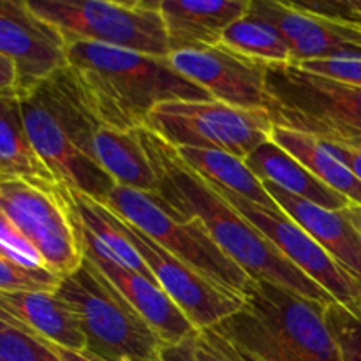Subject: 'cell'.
<instances>
[{
    "label": "cell",
    "mask_w": 361,
    "mask_h": 361,
    "mask_svg": "<svg viewBox=\"0 0 361 361\" xmlns=\"http://www.w3.org/2000/svg\"><path fill=\"white\" fill-rule=\"evenodd\" d=\"M157 176V194L187 219H197L219 247L254 281H267L323 305L334 298L252 228L207 180L182 162L175 148L147 127L136 129Z\"/></svg>",
    "instance_id": "6da1fadb"
},
{
    "label": "cell",
    "mask_w": 361,
    "mask_h": 361,
    "mask_svg": "<svg viewBox=\"0 0 361 361\" xmlns=\"http://www.w3.org/2000/svg\"><path fill=\"white\" fill-rule=\"evenodd\" d=\"M67 60L88 106L104 127L136 130L159 104L173 101H214L169 63L101 42L73 41Z\"/></svg>",
    "instance_id": "7a4b0ae2"
},
{
    "label": "cell",
    "mask_w": 361,
    "mask_h": 361,
    "mask_svg": "<svg viewBox=\"0 0 361 361\" xmlns=\"http://www.w3.org/2000/svg\"><path fill=\"white\" fill-rule=\"evenodd\" d=\"M30 143L60 185L104 204L116 182L94 152L102 126L69 66L32 90L18 94Z\"/></svg>",
    "instance_id": "3957f363"
},
{
    "label": "cell",
    "mask_w": 361,
    "mask_h": 361,
    "mask_svg": "<svg viewBox=\"0 0 361 361\" xmlns=\"http://www.w3.org/2000/svg\"><path fill=\"white\" fill-rule=\"evenodd\" d=\"M326 307L271 282L254 281L242 309L210 330L257 361H342L324 319Z\"/></svg>",
    "instance_id": "277c9868"
},
{
    "label": "cell",
    "mask_w": 361,
    "mask_h": 361,
    "mask_svg": "<svg viewBox=\"0 0 361 361\" xmlns=\"http://www.w3.org/2000/svg\"><path fill=\"white\" fill-rule=\"evenodd\" d=\"M267 92L274 126L361 152V88L295 63H268Z\"/></svg>",
    "instance_id": "5b68a950"
},
{
    "label": "cell",
    "mask_w": 361,
    "mask_h": 361,
    "mask_svg": "<svg viewBox=\"0 0 361 361\" xmlns=\"http://www.w3.org/2000/svg\"><path fill=\"white\" fill-rule=\"evenodd\" d=\"M55 293L76 310L85 351L92 356L102 361H161L164 342L90 259L83 256L81 267L63 277Z\"/></svg>",
    "instance_id": "8992f818"
},
{
    "label": "cell",
    "mask_w": 361,
    "mask_h": 361,
    "mask_svg": "<svg viewBox=\"0 0 361 361\" xmlns=\"http://www.w3.org/2000/svg\"><path fill=\"white\" fill-rule=\"evenodd\" d=\"M104 207L136 226L162 249L219 288L243 298L252 288L254 279L215 243L203 222L180 215L157 192L148 194L116 185Z\"/></svg>",
    "instance_id": "52a82bcc"
},
{
    "label": "cell",
    "mask_w": 361,
    "mask_h": 361,
    "mask_svg": "<svg viewBox=\"0 0 361 361\" xmlns=\"http://www.w3.org/2000/svg\"><path fill=\"white\" fill-rule=\"evenodd\" d=\"M28 9L73 41L101 42L150 56H169L161 0H25Z\"/></svg>",
    "instance_id": "ba28073f"
},
{
    "label": "cell",
    "mask_w": 361,
    "mask_h": 361,
    "mask_svg": "<svg viewBox=\"0 0 361 361\" xmlns=\"http://www.w3.org/2000/svg\"><path fill=\"white\" fill-rule=\"evenodd\" d=\"M148 130L173 148H212L245 161L270 140L274 129L267 109H243L219 101H173L148 115Z\"/></svg>",
    "instance_id": "9c48e42d"
},
{
    "label": "cell",
    "mask_w": 361,
    "mask_h": 361,
    "mask_svg": "<svg viewBox=\"0 0 361 361\" xmlns=\"http://www.w3.org/2000/svg\"><path fill=\"white\" fill-rule=\"evenodd\" d=\"M0 210L37 249L46 268L63 279L83 263L63 185L41 187L0 176Z\"/></svg>",
    "instance_id": "30bf717a"
},
{
    "label": "cell",
    "mask_w": 361,
    "mask_h": 361,
    "mask_svg": "<svg viewBox=\"0 0 361 361\" xmlns=\"http://www.w3.org/2000/svg\"><path fill=\"white\" fill-rule=\"evenodd\" d=\"M204 180V178H203ZM256 231L277 247L298 270L312 279L319 288L348 309L353 316L361 317V281L341 267L309 233L300 228L284 210H271L245 200L226 187L208 182Z\"/></svg>",
    "instance_id": "8fae6325"
},
{
    "label": "cell",
    "mask_w": 361,
    "mask_h": 361,
    "mask_svg": "<svg viewBox=\"0 0 361 361\" xmlns=\"http://www.w3.org/2000/svg\"><path fill=\"white\" fill-rule=\"evenodd\" d=\"M120 228L129 236L162 291L182 309L197 330L212 328L243 307L245 298L222 289L162 249L157 242L116 214Z\"/></svg>",
    "instance_id": "7c38bea8"
},
{
    "label": "cell",
    "mask_w": 361,
    "mask_h": 361,
    "mask_svg": "<svg viewBox=\"0 0 361 361\" xmlns=\"http://www.w3.org/2000/svg\"><path fill=\"white\" fill-rule=\"evenodd\" d=\"M169 63L203 87L214 101L243 109L270 108L264 62L236 55L222 44L169 53Z\"/></svg>",
    "instance_id": "4fadbf2b"
},
{
    "label": "cell",
    "mask_w": 361,
    "mask_h": 361,
    "mask_svg": "<svg viewBox=\"0 0 361 361\" xmlns=\"http://www.w3.org/2000/svg\"><path fill=\"white\" fill-rule=\"evenodd\" d=\"M0 53L16 66V95L69 66L62 34L35 16L25 0H9L7 13L0 18Z\"/></svg>",
    "instance_id": "5bb4252c"
},
{
    "label": "cell",
    "mask_w": 361,
    "mask_h": 361,
    "mask_svg": "<svg viewBox=\"0 0 361 361\" xmlns=\"http://www.w3.org/2000/svg\"><path fill=\"white\" fill-rule=\"evenodd\" d=\"M247 13L279 28L291 48L295 63L305 60L361 55V30L303 11L293 2L250 0Z\"/></svg>",
    "instance_id": "9a60e30c"
},
{
    "label": "cell",
    "mask_w": 361,
    "mask_h": 361,
    "mask_svg": "<svg viewBox=\"0 0 361 361\" xmlns=\"http://www.w3.org/2000/svg\"><path fill=\"white\" fill-rule=\"evenodd\" d=\"M275 203L300 228L305 229L344 270L361 281V229L355 215V204L344 210H328L261 180Z\"/></svg>",
    "instance_id": "2e32d148"
},
{
    "label": "cell",
    "mask_w": 361,
    "mask_h": 361,
    "mask_svg": "<svg viewBox=\"0 0 361 361\" xmlns=\"http://www.w3.org/2000/svg\"><path fill=\"white\" fill-rule=\"evenodd\" d=\"M250 0H161L169 53L221 44L224 32L249 11Z\"/></svg>",
    "instance_id": "e0dca14e"
},
{
    "label": "cell",
    "mask_w": 361,
    "mask_h": 361,
    "mask_svg": "<svg viewBox=\"0 0 361 361\" xmlns=\"http://www.w3.org/2000/svg\"><path fill=\"white\" fill-rule=\"evenodd\" d=\"M85 257L90 259L108 277V281L122 293L123 298L140 312V316L159 335L164 345L176 344L189 337L194 330H197L190 323L189 317L182 312V309L162 291L157 282L148 281L137 271L120 267L118 263H113V261H106L95 256Z\"/></svg>",
    "instance_id": "ac0fdd59"
},
{
    "label": "cell",
    "mask_w": 361,
    "mask_h": 361,
    "mask_svg": "<svg viewBox=\"0 0 361 361\" xmlns=\"http://www.w3.org/2000/svg\"><path fill=\"white\" fill-rule=\"evenodd\" d=\"M0 310L60 348L85 351L76 310L51 291H0Z\"/></svg>",
    "instance_id": "d6986e66"
},
{
    "label": "cell",
    "mask_w": 361,
    "mask_h": 361,
    "mask_svg": "<svg viewBox=\"0 0 361 361\" xmlns=\"http://www.w3.org/2000/svg\"><path fill=\"white\" fill-rule=\"evenodd\" d=\"M243 162L259 180H268L317 207L328 210H344L353 204L348 197L316 178L305 166L300 164L271 140L257 147L252 154L247 155Z\"/></svg>",
    "instance_id": "ffe728a7"
},
{
    "label": "cell",
    "mask_w": 361,
    "mask_h": 361,
    "mask_svg": "<svg viewBox=\"0 0 361 361\" xmlns=\"http://www.w3.org/2000/svg\"><path fill=\"white\" fill-rule=\"evenodd\" d=\"M0 176L41 187L60 185L32 147L16 94H0Z\"/></svg>",
    "instance_id": "44dd1931"
},
{
    "label": "cell",
    "mask_w": 361,
    "mask_h": 361,
    "mask_svg": "<svg viewBox=\"0 0 361 361\" xmlns=\"http://www.w3.org/2000/svg\"><path fill=\"white\" fill-rule=\"evenodd\" d=\"M94 152L116 185L141 192H157V176L136 130H115L101 126L94 137Z\"/></svg>",
    "instance_id": "7402d4cb"
},
{
    "label": "cell",
    "mask_w": 361,
    "mask_h": 361,
    "mask_svg": "<svg viewBox=\"0 0 361 361\" xmlns=\"http://www.w3.org/2000/svg\"><path fill=\"white\" fill-rule=\"evenodd\" d=\"M270 140L305 166L316 178L361 207V180L317 137L274 126Z\"/></svg>",
    "instance_id": "603a6c76"
},
{
    "label": "cell",
    "mask_w": 361,
    "mask_h": 361,
    "mask_svg": "<svg viewBox=\"0 0 361 361\" xmlns=\"http://www.w3.org/2000/svg\"><path fill=\"white\" fill-rule=\"evenodd\" d=\"M178 157L185 166H189L194 173L204 178L207 182H214L217 185L226 187L228 190L240 194L245 200L259 204V207L281 210L274 197L264 189L263 182L250 171L242 159L222 150L212 148H175Z\"/></svg>",
    "instance_id": "cb8c5ba5"
},
{
    "label": "cell",
    "mask_w": 361,
    "mask_h": 361,
    "mask_svg": "<svg viewBox=\"0 0 361 361\" xmlns=\"http://www.w3.org/2000/svg\"><path fill=\"white\" fill-rule=\"evenodd\" d=\"M224 48L236 55L264 63H295L291 48L275 25L249 13L231 25L221 39Z\"/></svg>",
    "instance_id": "d4e9b609"
},
{
    "label": "cell",
    "mask_w": 361,
    "mask_h": 361,
    "mask_svg": "<svg viewBox=\"0 0 361 361\" xmlns=\"http://www.w3.org/2000/svg\"><path fill=\"white\" fill-rule=\"evenodd\" d=\"M0 361H62L55 345L0 310Z\"/></svg>",
    "instance_id": "484cf974"
},
{
    "label": "cell",
    "mask_w": 361,
    "mask_h": 361,
    "mask_svg": "<svg viewBox=\"0 0 361 361\" xmlns=\"http://www.w3.org/2000/svg\"><path fill=\"white\" fill-rule=\"evenodd\" d=\"M161 361H247L210 328L194 330L176 344L164 345Z\"/></svg>",
    "instance_id": "4316f807"
},
{
    "label": "cell",
    "mask_w": 361,
    "mask_h": 361,
    "mask_svg": "<svg viewBox=\"0 0 361 361\" xmlns=\"http://www.w3.org/2000/svg\"><path fill=\"white\" fill-rule=\"evenodd\" d=\"M324 319L341 349L342 361H361V317L334 302L324 310Z\"/></svg>",
    "instance_id": "83f0119b"
},
{
    "label": "cell",
    "mask_w": 361,
    "mask_h": 361,
    "mask_svg": "<svg viewBox=\"0 0 361 361\" xmlns=\"http://www.w3.org/2000/svg\"><path fill=\"white\" fill-rule=\"evenodd\" d=\"M0 256L27 270H48L37 249L25 238L23 233L11 222V219L2 210H0Z\"/></svg>",
    "instance_id": "f1b7e54d"
},
{
    "label": "cell",
    "mask_w": 361,
    "mask_h": 361,
    "mask_svg": "<svg viewBox=\"0 0 361 361\" xmlns=\"http://www.w3.org/2000/svg\"><path fill=\"white\" fill-rule=\"evenodd\" d=\"M62 279L48 270H27L0 256V291H51Z\"/></svg>",
    "instance_id": "f546056e"
},
{
    "label": "cell",
    "mask_w": 361,
    "mask_h": 361,
    "mask_svg": "<svg viewBox=\"0 0 361 361\" xmlns=\"http://www.w3.org/2000/svg\"><path fill=\"white\" fill-rule=\"evenodd\" d=\"M295 66L307 71V73L361 88V55H342L335 56V59L305 60V62L295 63Z\"/></svg>",
    "instance_id": "4dcf8cb0"
},
{
    "label": "cell",
    "mask_w": 361,
    "mask_h": 361,
    "mask_svg": "<svg viewBox=\"0 0 361 361\" xmlns=\"http://www.w3.org/2000/svg\"><path fill=\"white\" fill-rule=\"evenodd\" d=\"M18 73L11 59L0 53V94H16Z\"/></svg>",
    "instance_id": "1f68e13d"
},
{
    "label": "cell",
    "mask_w": 361,
    "mask_h": 361,
    "mask_svg": "<svg viewBox=\"0 0 361 361\" xmlns=\"http://www.w3.org/2000/svg\"><path fill=\"white\" fill-rule=\"evenodd\" d=\"M324 143V141H323ZM328 148H330L331 154L338 159V161L344 162L353 173L361 180V152L355 150V148H348V147H341V145H331V143H324Z\"/></svg>",
    "instance_id": "d6a6232c"
},
{
    "label": "cell",
    "mask_w": 361,
    "mask_h": 361,
    "mask_svg": "<svg viewBox=\"0 0 361 361\" xmlns=\"http://www.w3.org/2000/svg\"><path fill=\"white\" fill-rule=\"evenodd\" d=\"M55 345V351L56 355L60 356L62 361H102L95 356H92L90 353L87 351H74V349H67V348H60V345Z\"/></svg>",
    "instance_id": "836d02e7"
},
{
    "label": "cell",
    "mask_w": 361,
    "mask_h": 361,
    "mask_svg": "<svg viewBox=\"0 0 361 361\" xmlns=\"http://www.w3.org/2000/svg\"><path fill=\"white\" fill-rule=\"evenodd\" d=\"M7 7H9V0H0V18L7 13Z\"/></svg>",
    "instance_id": "e575fe53"
},
{
    "label": "cell",
    "mask_w": 361,
    "mask_h": 361,
    "mask_svg": "<svg viewBox=\"0 0 361 361\" xmlns=\"http://www.w3.org/2000/svg\"><path fill=\"white\" fill-rule=\"evenodd\" d=\"M355 215H356V221H358V226L361 229V207H358V204H355Z\"/></svg>",
    "instance_id": "d590c367"
},
{
    "label": "cell",
    "mask_w": 361,
    "mask_h": 361,
    "mask_svg": "<svg viewBox=\"0 0 361 361\" xmlns=\"http://www.w3.org/2000/svg\"><path fill=\"white\" fill-rule=\"evenodd\" d=\"M240 355H242V353H240ZM243 358H245L247 361H257V360H254V358H249V356H245V355H242Z\"/></svg>",
    "instance_id": "8d00e7d4"
}]
</instances>
